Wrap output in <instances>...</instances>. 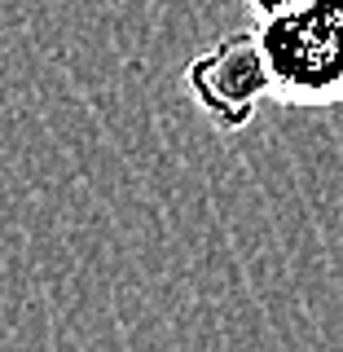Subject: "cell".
Masks as SVG:
<instances>
[{"label": "cell", "instance_id": "cell-1", "mask_svg": "<svg viewBox=\"0 0 343 352\" xmlns=\"http://www.w3.org/2000/svg\"><path fill=\"white\" fill-rule=\"evenodd\" d=\"M273 97L286 106L343 102V0H300L256 27Z\"/></svg>", "mask_w": 343, "mask_h": 352}, {"label": "cell", "instance_id": "cell-3", "mask_svg": "<svg viewBox=\"0 0 343 352\" xmlns=\"http://www.w3.org/2000/svg\"><path fill=\"white\" fill-rule=\"evenodd\" d=\"M247 5H251L256 18H273V14H282V9H295L300 0H247Z\"/></svg>", "mask_w": 343, "mask_h": 352}, {"label": "cell", "instance_id": "cell-2", "mask_svg": "<svg viewBox=\"0 0 343 352\" xmlns=\"http://www.w3.org/2000/svg\"><path fill=\"white\" fill-rule=\"evenodd\" d=\"M185 88L212 128L242 132L256 119V110L273 97V75L260 36L256 31L220 36L212 49H203L185 66Z\"/></svg>", "mask_w": 343, "mask_h": 352}]
</instances>
